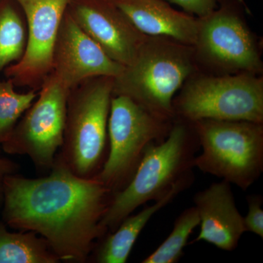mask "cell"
<instances>
[{"label": "cell", "instance_id": "1", "mask_svg": "<svg viewBox=\"0 0 263 263\" xmlns=\"http://www.w3.org/2000/svg\"><path fill=\"white\" fill-rule=\"evenodd\" d=\"M114 193L96 179H84L55 158L48 176H7L1 214L6 226L47 241L60 262L83 263L100 238Z\"/></svg>", "mask_w": 263, "mask_h": 263}, {"label": "cell", "instance_id": "2", "mask_svg": "<svg viewBox=\"0 0 263 263\" xmlns=\"http://www.w3.org/2000/svg\"><path fill=\"white\" fill-rule=\"evenodd\" d=\"M199 148L192 123L175 119L168 136L147 147L130 181L114 194L102 219L108 233L138 207L163 198L180 183L194 181V160Z\"/></svg>", "mask_w": 263, "mask_h": 263}, {"label": "cell", "instance_id": "3", "mask_svg": "<svg viewBox=\"0 0 263 263\" xmlns=\"http://www.w3.org/2000/svg\"><path fill=\"white\" fill-rule=\"evenodd\" d=\"M198 71L193 46L147 35L130 63L114 78L113 95L127 97L155 117L174 122L175 96Z\"/></svg>", "mask_w": 263, "mask_h": 263}, {"label": "cell", "instance_id": "4", "mask_svg": "<svg viewBox=\"0 0 263 263\" xmlns=\"http://www.w3.org/2000/svg\"><path fill=\"white\" fill-rule=\"evenodd\" d=\"M114 79L91 78L69 92L63 143L56 157L84 179H94L108 155Z\"/></svg>", "mask_w": 263, "mask_h": 263}, {"label": "cell", "instance_id": "5", "mask_svg": "<svg viewBox=\"0 0 263 263\" xmlns=\"http://www.w3.org/2000/svg\"><path fill=\"white\" fill-rule=\"evenodd\" d=\"M217 8L198 18L193 46L199 70L213 75H262L260 43L249 27L243 0H217Z\"/></svg>", "mask_w": 263, "mask_h": 263}, {"label": "cell", "instance_id": "6", "mask_svg": "<svg viewBox=\"0 0 263 263\" xmlns=\"http://www.w3.org/2000/svg\"><path fill=\"white\" fill-rule=\"evenodd\" d=\"M202 152L194 166L243 191L263 172V124L201 119L192 123Z\"/></svg>", "mask_w": 263, "mask_h": 263}, {"label": "cell", "instance_id": "7", "mask_svg": "<svg viewBox=\"0 0 263 263\" xmlns=\"http://www.w3.org/2000/svg\"><path fill=\"white\" fill-rule=\"evenodd\" d=\"M175 119L248 121L263 124V78L252 73L195 72L173 102Z\"/></svg>", "mask_w": 263, "mask_h": 263}, {"label": "cell", "instance_id": "8", "mask_svg": "<svg viewBox=\"0 0 263 263\" xmlns=\"http://www.w3.org/2000/svg\"><path fill=\"white\" fill-rule=\"evenodd\" d=\"M173 123L155 117L127 97L113 95L108 123V155L95 179L114 194L122 190L134 176L147 147L163 141Z\"/></svg>", "mask_w": 263, "mask_h": 263}, {"label": "cell", "instance_id": "9", "mask_svg": "<svg viewBox=\"0 0 263 263\" xmlns=\"http://www.w3.org/2000/svg\"><path fill=\"white\" fill-rule=\"evenodd\" d=\"M70 90L53 73L1 145L5 153L27 156L38 171H50L63 143Z\"/></svg>", "mask_w": 263, "mask_h": 263}, {"label": "cell", "instance_id": "10", "mask_svg": "<svg viewBox=\"0 0 263 263\" xmlns=\"http://www.w3.org/2000/svg\"><path fill=\"white\" fill-rule=\"evenodd\" d=\"M16 1L27 22V45L22 59L3 72L15 87L39 91L52 72L57 34L70 0Z\"/></svg>", "mask_w": 263, "mask_h": 263}, {"label": "cell", "instance_id": "11", "mask_svg": "<svg viewBox=\"0 0 263 263\" xmlns=\"http://www.w3.org/2000/svg\"><path fill=\"white\" fill-rule=\"evenodd\" d=\"M67 12L114 61L127 66L146 34L110 0H70Z\"/></svg>", "mask_w": 263, "mask_h": 263}, {"label": "cell", "instance_id": "12", "mask_svg": "<svg viewBox=\"0 0 263 263\" xmlns=\"http://www.w3.org/2000/svg\"><path fill=\"white\" fill-rule=\"evenodd\" d=\"M124 66L114 61L66 12L53 53L52 73L69 89L91 78H116Z\"/></svg>", "mask_w": 263, "mask_h": 263}, {"label": "cell", "instance_id": "13", "mask_svg": "<svg viewBox=\"0 0 263 263\" xmlns=\"http://www.w3.org/2000/svg\"><path fill=\"white\" fill-rule=\"evenodd\" d=\"M194 206L200 218V233L192 243L205 241L232 252L246 230L243 216L235 204L231 184L224 180L195 194Z\"/></svg>", "mask_w": 263, "mask_h": 263}, {"label": "cell", "instance_id": "14", "mask_svg": "<svg viewBox=\"0 0 263 263\" xmlns=\"http://www.w3.org/2000/svg\"><path fill=\"white\" fill-rule=\"evenodd\" d=\"M146 35L165 36L193 46L198 18L164 0H110Z\"/></svg>", "mask_w": 263, "mask_h": 263}, {"label": "cell", "instance_id": "15", "mask_svg": "<svg viewBox=\"0 0 263 263\" xmlns=\"http://www.w3.org/2000/svg\"><path fill=\"white\" fill-rule=\"evenodd\" d=\"M193 181L180 183L166 196L136 214H130L117 229L107 233L95 246L89 259L96 263H125L137 239L156 213L168 205L180 193L190 187Z\"/></svg>", "mask_w": 263, "mask_h": 263}, {"label": "cell", "instance_id": "16", "mask_svg": "<svg viewBox=\"0 0 263 263\" xmlns=\"http://www.w3.org/2000/svg\"><path fill=\"white\" fill-rule=\"evenodd\" d=\"M47 241L31 231L10 232L0 222V263H58Z\"/></svg>", "mask_w": 263, "mask_h": 263}, {"label": "cell", "instance_id": "17", "mask_svg": "<svg viewBox=\"0 0 263 263\" xmlns=\"http://www.w3.org/2000/svg\"><path fill=\"white\" fill-rule=\"evenodd\" d=\"M27 40L25 15L16 0L0 1V73L23 57Z\"/></svg>", "mask_w": 263, "mask_h": 263}, {"label": "cell", "instance_id": "18", "mask_svg": "<svg viewBox=\"0 0 263 263\" xmlns=\"http://www.w3.org/2000/svg\"><path fill=\"white\" fill-rule=\"evenodd\" d=\"M200 224L195 206L188 208L174 221V228L166 239L142 260L143 263H176L183 257L190 235Z\"/></svg>", "mask_w": 263, "mask_h": 263}, {"label": "cell", "instance_id": "19", "mask_svg": "<svg viewBox=\"0 0 263 263\" xmlns=\"http://www.w3.org/2000/svg\"><path fill=\"white\" fill-rule=\"evenodd\" d=\"M37 90L18 92L8 80L0 81V146L11 134L19 119L32 105L38 95Z\"/></svg>", "mask_w": 263, "mask_h": 263}, {"label": "cell", "instance_id": "20", "mask_svg": "<svg viewBox=\"0 0 263 263\" xmlns=\"http://www.w3.org/2000/svg\"><path fill=\"white\" fill-rule=\"evenodd\" d=\"M263 198L260 195H251L247 197L248 212L243 217L247 232L254 233L263 238Z\"/></svg>", "mask_w": 263, "mask_h": 263}, {"label": "cell", "instance_id": "21", "mask_svg": "<svg viewBox=\"0 0 263 263\" xmlns=\"http://www.w3.org/2000/svg\"><path fill=\"white\" fill-rule=\"evenodd\" d=\"M179 5L185 13L202 18L212 13L217 8V0H164Z\"/></svg>", "mask_w": 263, "mask_h": 263}, {"label": "cell", "instance_id": "22", "mask_svg": "<svg viewBox=\"0 0 263 263\" xmlns=\"http://www.w3.org/2000/svg\"><path fill=\"white\" fill-rule=\"evenodd\" d=\"M19 165L13 160L0 155V213L3 203V187L5 178L9 175L17 174Z\"/></svg>", "mask_w": 263, "mask_h": 263}, {"label": "cell", "instance_id": "23", "mask_svg": "<svg viewBox=\"0 0 263 263\" xmlns=\"http://www.w3.org/2000/svg\"><path fill=\"white\" fill-rule=\"evenodd\" d=\"M0 1H1V0H0Z\"/></svg>", "mask_w": 263, "mask_h": 263}]
</instances>
